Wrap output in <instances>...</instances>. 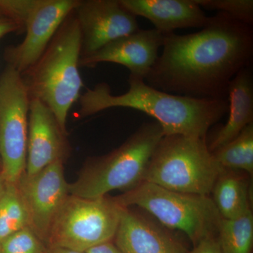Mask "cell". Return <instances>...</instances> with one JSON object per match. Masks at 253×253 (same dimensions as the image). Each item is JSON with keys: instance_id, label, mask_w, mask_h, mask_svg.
<instances>
[{"instance_id": "cell-1", "label": "cell", "mask_w": 253, "mask_h": 253, "mask_svg": "<svg viewBox=\"0 0 253 253\" xmlns=\"http://www.w3.org/2000/svg\"><path fill=\"white\" fill-rule=\"evenodd\" d=\"M251 26L218 13L197 33L163 34L162 54L145 83L170 94L226 99L233 78L251 66Z\"/></svg>"}, {"instance_id": "cell-2", "label": "cell", "mask_w": 253, "mask_h": 253, "mask_svg": "<svg viewBox=\"0 0 253 253\" xmlns=\"http://www.w3.org/2000/svg\"><path fill=\"white\" fill-rule=\"evenodd\" d=\"M128 83L129 89L121 95L112 94L109 84L104 83L86 89L78 100L80 117H88L111 108H130L154 118L162 127L164 136L205 139L211 126L229 109L226 99H199L170 94L131 76Z\"/></svg>"}, {"instance_id": "cell-3", "label": "cell", "mask_w": 253, "mask_h": 253, "mask_svg": "<svg viewBox=\"0 0 253 253\" xmlns=\"http://www.w3.org/2000/svg\"><path fill=\"white\" fill-rule=\"evenodd\" d=\"M81 54V28L73 11L39 59L21 74L31 99L46 105L66 132L68 112L79 100L83 86Z\"/></svg>"}, {"instance_id": "cell-4", "label": "cell", "mask_w": 253, "mask_h": 253, "mask_svg": "<svg viewBox=\"0 0 253 253\" xmlns=\"http://www.w3.org/2000/svg\"><path fill=\"white\" fill-rule=\"evenodd\" d=\"M164 136L159 123H146L109 154L89 161L74 182L69 194L84 199L106 196L116 190L134 189L144 182L153 154Z\"/></svg>"}, {"instance_id": "cell-5", "label": "cell", "mask_w": 253, "mask_h": 253, "mask_svg": "<svg viewBox=\"0 0 253 253\" xmlns=\"http://www.w3.org/2000/svg\"><path fill=\"white\" fill-rule=\"evenodd\" d=\"M223 169L206 139L164 136L151 158L144 181L177 192L209 196Z\"/></svg>"}, {"instance_id": "cell-6", "label": "cell", "mask_w": 253, "mask_h": 253, "mask_svg": "<svg viewBox=\"0 0 253 253\" xmlns=\"http://www.w3.org/2000/svg\"><path fill=\"white\" fill-rule=\"evenodd\" d=\"M114 199L123 207L137 206L166 227L182 231L194 246L217 237L221 217L210 196L177 192L144 181Z\"/></svg>"}, {"instance_id": "cell-7", "label": "cell", "mask_w": 253, "mask_h": 253, "mask_svg": "<svg viewBox=\"0 0 253 253\" xmlns=\"http://www.w3.org/2000/svg\"><path fill=\"white\" fill-rule=\"evenodd\" d=\"M124 208L114 198L84 199L70 194L51 226L46 247L85 253L112 241Z\"/></svg>"}, {"instance_id": "cell-8", "label": "cell", "mask_w": 253, "mask_h": 253, "mask_svg": "<svg viewBox=\"0 0 253 253\" xmlns=\"http://www.w3.org/2000/svg\"><path fill=\"white\" fill-rule=\"evenodd\" d=\"M80 0H0V11L26 32L20 44L8 47L5 61L22 74L44 53Z\"/></svg>"}, {"instance_id": "cell-9", "label": "cell", "mask_w": 253, "mask_h": 253, "mask_svg": "<svg viewBox=\"0 0 253 253\" xmlns=\"http://www.w3.org/2000/svg\"><path fill=\"white\" fill-rule=\"evenodd\" d=\"M30 104L22 75L7 65L0 76V172L9 184L26 172Z\"/></svg>"}, {"instance_id": "cell-10", "label": "cell", "mask_w": 253, "mask_h": 253, "mask_svg": "<svg viewBox=\"0 0 253 253\" xmlns=\"http://www.w3.org/2000/svg\"><path fill=\"white\" fill-rule=\"evenodd\" d=\"M16 184L27 209L29 228L46 246L51 226L70 195L63 161L32 175L24 172Z\"/></svg>"}, {"instance_id": "cell-11", "label": "cell", "mask_w": 253, "mask_h": 253, "mask_svg": "<svg viewBox=\"0 0 253 253\" xmlns=\"http://www.w3.org/2000/svg\"><path fill=\"white\" fill-rule=\"evenodd\" d=\"M74 14L81 31V57L140 29L135 15L120 0H80Z\"/></svg>"}, {"instance_id": "cell-12", "label": "cell", "mask_w": 253, "mask_h": 253, "mask_svg": "<svg viewBox=\"0 0 253 253\" xmlns=\"http://www.w3.org/2000/svg\"><path fill=\"white\" fill-rule=\"evenodd\" d=\"M163 44V34L155 29L141 30L111 42L88 56H83L80 66H94L113 63L129 70V76L146 80L158 58Z\"/></svg>"}, {"instance_id": "cell-13", "label": "cell", "mask_w": 253, "mask_h": 253, "mask_svg": "<svg viewBox=\"0 0 253 253\" xmlns=\"http://www.w3.org/2000/svg\"><path fill=\"white\" fill-rule=\"evenodd\" d=\"M66 132L54 113L41 101L31 99L28 114L26 173L36 174L68 155Z\"/></svg>"}, {"instance_id": "cell-14", "label": "cell", "mask_w": 253, "mask_h": 253, "mask_svg": "<svg viewBox=\"0 0 253 253\" xmlns=\"http://www.w3.org/2000/svg\"><path fill=\"white\" fill-rule=\"evenodd\" d=\"M122 253H188L180 241L147 218L123 209L114 238Z\"/></svg>"}, {"instance_id": "cell-15", "label": "cell", "mask_w": 253, "mask_h": 253, "mask_svg": "<svg viewBox=\"0 0 253 253\" xmlns=\"http://www.w3.org/2000/svg\"><path fill=\"white\" fill-rule=\"evenodd\" d=\"M126 10L146 18L163 34L179 28H203L211 17L195 0H120Z\"/></svg>"}, {"instance_id": "cell-16", "label": "cell", "mask_w": 253, "mask_h": 253, "mask_svg": "<svg viewBox=\"0 0 253 253\" xmlns=\"http://www.w3.org/2000/svg\"><path fill=\"white\" fill-rule=\"evenodd\" d=\"M229 112L227 122L208 145L211 152L230 142L253 123V78L251 66L233 78L227 92Z\"/></svg>"}, {"instance_id": "cell-17", "label": "cell", "mask_w": 253, "mask_h": 253, "mask_svg": "<svg viewBox=\"0 0 253 253\" xmlns=\"http://www.w3.org/2000/svg\"><path fill=\"white\" fill-rule=\"evenodd\" d=\"M234 171L223 169L212 191L213 202L222 219H236L251 210L248 181Z\"/></svg>"}, {"instance_id": "cell-18", "label": "cell", "mask_w": 253, "mask_h": 253, "mask_svg": "<svg viewBox=\"0 0 253 253\" xmlns=\"http://www.w3.org/2000/svg\"><path fill=\"white\" fill-rule=\"evenodd\" d=\"M212 153L224 169L244 171L253 176V123L246 126L235 139Z\"/></svg>"}, {"instance_id": "cell-19", "label": "cell", "mask_w": 253, "mask_h": 253, "mask_svg": "<svg viewBox=\"0 0 253 253\" xmlns=\"http://www.w3.org/2000/svg\"><path fill=\"white\" fill-rule=\"evenodd\" d=\"M217 239L222 253H251L253 244L252 211L236 219L221 218Z\"/></svg>"}, {"instance_id": "cell-20", "label": "cell", "mask_w": 253, "mask_h": 253, "mask_svg": "<svg viewBox=\"0 0 253 253\" xmlns=\"http://www.w3.org/2000/svg\"><path fill=\"white\" fill-rule=\"evenodd\" d=\"M26 227H29V217L17 184L7 183L0 198V245Z\"/></svg>"}, {"instance_id": "cell-21", "label": "cell", "mask_w": 253, "mask_h": 253, "mask_svg": "<svg viewBox=\"0 0 253 253\" xmlns=\"http://www.w3.org/2000/svg\"><path fill=\"white\" fill-rule=\"evenodd\" d=\"M201 8L217 10L228 15L233 19L252 26L253 23V0H195Z\"/></svg>"}, {"instance_id": "cell-22", "label": "cell", "mask_w": 253, "mask_h": 253, "mask_svg": "<svg viewBox=\"0 0 253 253\" xmlns=\"http://www.w3.org/2000/svg\"><path fill=\"white\" fill-rule=\"evenodd\" d=\"M1 253H46L47 248L29 227L15 233L0 245Z\"/></svg>"}, {"instance_id": "cell-23", "label": "cell", "mask_w": 253, "mask_h": 253, "mask_svg": "<svg viewBox=\"0 0 253 253\" xmlns=\"http://www.w3.org/2000/svg\"><path fill=\"white\" fill-rule=\"evenodd\" d=\"M21 31H23V28L16 21L0 11V39L10 33Z\"/></svg>"}, {"instance_id": "cell-24", "label": "cell", "mask_w": 253, "mask_h": 253, "mask_svg": "<svg viewBox=\"0 0 253 253\" xmlns=\"http://www.w3.org/2000/svg\"><path fill=\"white\" fill-rule=\"evenodd\" d=\"M188 253H222L217 237H210L201 241Z\"/></svg>"}, {"instance_id": "cell-25", "label": "cell", "mask_w": 253, "mask_h": 253, "mask_svg": "<svg viewBox=\"0 0 253 253\" xmlns=\"http://www.w3.org/2000/svg\"><path fill=\"white\" fill-rule=\"evenodd\" d=\"M86 253H122L112 241L103 243L86 251Z\"/></svg>"}, {"instance_id": "cell-26", "label": "cell", "mask_w": 253, "mask_h": 253, "mask_svg": "<svg viewBox=\"0 0 253 253\" xmlns=\"http://www.w3.org/2000/svg\"><path fill=\"white\" fill-rule=\"evenodd\" d=\"M47 248V247H46ZM46 253H86L79 252V251H72V250L60 249V248H47Z\"/></svg>"}, {"instance_id": "cell-27", "label": "cell", "mask_w": 253, "mask_h": 253, "mask_svg": "<svg viewBox=\"0 0 253 253\" xmlns=\"http://www.w3.org/2000/svg\"><path fill=\"white\" fill-rule=\"evenodd\" d=\"M7 182L5 180L4 178L3 177L2 174L0 172V198L1 197L3 194H4L5 189H6Z\"/></svg>"}, {"instance_id": "cell-28", "label": "cell", "mask_w": 253, "mask_h": 253, "mask_svg": "<svg viewBox=\"0 0 253 253\" xmlns=\"http://www.w3.org/2000/svg\"><path fill=\"white\" fill-rule=\"evenodd\" d=\"M0 253H1V251H0Z\"/></svg>"}]
</instances>
